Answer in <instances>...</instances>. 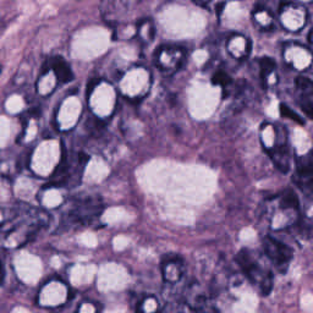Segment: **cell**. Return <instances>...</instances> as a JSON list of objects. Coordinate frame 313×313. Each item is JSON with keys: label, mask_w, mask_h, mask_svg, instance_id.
I'll use <instances>...</instances> for the list:
<instances>
[{"label": "cell", "mask_w": 313, "mask_h": 313, "mask_svg": "<svg viewBox=\"0 0 313 313\" xmlns=\"http://www.w3.org/2000/svg\"><path fill=\"white\" fill-rule=\"evenodd\" d=\"M87 162L88 157L83 153L75 154L73 157H65L64 154L62 162L53 173L50 185L65 187H75L80 185L81 176Z\"/></svg>", "instance_id": "cell-1"}, {"label": "cell", "mask_w": 313, "mask_h": 313, "mask_svg": "<svg viewBox=\"0 0 313 313\" xmlns=\"http://www.w3.org/2000/svg\"><path fill=\"white\" fill-rule=\"evenodd\" d=\"M236 262L240 266L243 273L247 277L248 280L258 285L259 291L263 296L271 294L274 284L273 274L271 271H264L259 266V262L257 261L253 252L243 248L236 254Z\"/></svg>", "instance_id": "cell-2"}, {"label": "cell", "mask_w": 313, "mask_h": 313, "mask_svg": "<svg viewBox=\"0 0 313 313\" xmlns=\"http://www.w3.org/2000/svg\"><path fill=\"white\" fill-rule=\"evenodd\" d=\"M102 212V205L98 200L87 198L83 201H77L75 205H72L71 209L66 212L64 217V226H81L88 225L96 218L99 217Z\"/></svg>", "instance_id": "cell-3"}, {"label": "cell", "mask_w": 313, "mask_h": 313, "mask_svg": "<svg viewBox=\"0 0 313 313\" xmlns=\"http://www.w3.org/2000/svg\"><path fill=\"white\" fill-rule=\"evenodd\" d=\"M263 247L269 261L276 266V268L280 273H285L289 268L292 256H294L292 248L271 235L264 238Z\"/></svg>", "instance_id": "cell-4"}, {"label": "cell", "mask_w": 313, "mask_h": 313, "mask_svg": "<svg viewBox=\"0 0 313 313\" xmlns=\"http://www.w3.org/2000/svg\"><path fill=\"white\" fill-rule=\"evenodd\" d=\"M295 184L297 185L305 193L313 192V164L310 160L304 158L297 162L296 174L294 176Z\"/></svg>", "instance_id": "cell-5"}, {"label": "cell", "mask_w": 313, "mask_h": 313, "mask_svg": "<svg viewBox=\"0 0 313 313\" xmlns=\"http://www.w3.org/2000/svg\"><path fill=\"white\" fill-rule=\"evenodd\" d=\"M162 273L165 281L176 282L182 277V261L179 257H169L162 263Z\"/></svg>", "instance_id": "cell-6"}, {"label": "cell", "mask_w": 313, "mask_h": 313, "mask_svg": "<svg viewBox=\"0 0 313 313\" xmlns=\"http://www.w3.org/2000/svg\"><path fill=\"white\" fill-rule=\"evenodd\" d=\"M52 69L55 77L60 83H69L73 80V72L69 63L63 57H54L52 59Z\"/></svg>", "instance_id": "cell-7"}, {"label": "cell", "mask_w": 313, "mask_h": 313, "mask_svg": "<svg viewBox=\"0 0 313 313\" xmlns=\"http://www.w3.org/2000/svg\"><path fill=\"white\" fill-rule=\"evenodd\" d=\"M272 159H273L276 167L280 170L281 173H287L290 168L289 162V149L286 146H280L277 149L271 152Z\"/></svg>", "instance_id": "cell-8"}, {"label": "cell", "mask_w": 313, "mask_h": 313, "mask_svg": "<svg viewBox=\"0 0 313 313\" xmlns=\"http://www.w3.org/2000/svg\"><path fill=\"white\" fill-rule=\"evenodd\" d=\"M281 209H292V210H299L300 208V202L299 197L295 193V191L292 190H286L280 197V202H279Z\"/></svg>", "instance_id": "cell-9"}, {"label": "cell", "mask_w": 313, "mask_h": 313, "mask_svg": "<svg viewBox=\"0 0 313 313\" xmlns=\"http://www.w3.org/2000/svg\"><path fill=\"white\" fill-rule=\"evenodd\" d=\"M259 68H261V76L263 82H266V77L276 69V62L272 58H262L259 60Z\"/></svg>", "instance_id": "cell-10"}, {"label": "cell", "mask_w": 313, "mask_h": 313, "mask_svg": "<svg viewBox=\"0 0 313 313\" xmlns=\"http://www.w3.org/2000/svg\"><path fill=\"white\" fill-rule=\"evenodd\" d=\"M280 115L282 116V118H286V119H290V120L295 121V123L299 124V125H305L304 119H302L299 114L295 113L291 108L285 105V104H280Z\"/></svg>", "instance_id": "cell-11"}, {"label": "cell", "mask_w": 313, "mask_h": 313, "mask_svg": "<svg viewBox=\"0 0 313 313\" xmlns=\"http://www.w3.org/2000/svg\"><path fill=\"white\" fill-rule=\"evenodd\" d=\"M212 82L217 86L226 87V86L231 85L233 80H231V77L225 72V71H217V72L214 73V76L212 77Z\"/></svg>", "instance_id": "cell-12"}, {"label": "cell", "mask_w": 313, "mask_h": 313, "mask_svg": "<svg viewBox=\"0 0 313 313\" xmlns=\"http://www.w3.org/2000/svg\"><path fill=\"white\" fill-rule=\"evenodd\" d=\"M295 83H296V87L304 91L305 93L313 94V82L310 78L305 77V76H297L295 78Z\"/></svg>", "instance_id": "cell-13"}, {"label": "cell", "mask_w": 313, "mask_h": 313, "mask_svg": "<svg viewBox=\"0 0 313 313\" xmlns=\"http://www.w3.org/2000/svg\"><path fill=\"white\" fill-rule=\"evenodd\" d=\"M300 106H301L302 111L309 116V119H311L313 121V103L310 99H301L300 102Z\"/></svg>", "instance_id": "cell-14"}, {"label": "cell", "mask_w": 313, "mask_h": 313, "mask_svg": "<svg viewBox=\"0 0 313 313\" xmlns=\"http://www.w3.org/2000/svg\"><path fill=\"white\" fill-rule=\"evenodd\" d=\"M99 82V80H92V81H90V83H88V87H87V97L90 96L91 94V92H92V90L94 87H96L97 86V83Z\"/></svg>", "instance_id": "cell-15"}, {"label": "cell", "mask_w": 313, "mask_h": 313, "mask_svg": "<svg viewBox=\"0 0 313 313\" xmlns=\"http://www.w3.org/2000/svg\"><path fill=\"white\" fill-rule=\"evenodd\" d=\"M193 2H195L196 5H198V6H202V7H206L208 4L210 2V0H192Z\"/></svg>", "instance_id": "cell-16"}, {"label": "cell", "mask_w": 313, "mask_h": 313, "mask_svg": "<svg viewBox=\"0 0 313 313\" xmlns=\"http://www.w3.org/2000/svg\"><path fill=\"white\" fill-rule=\"evenodd\" d=\"M4 277H5L4 267H2V263H1V262H0V284H1L2 280H4Z\"/></svg>", "instance_id": "cell-17"}, {"label": "cell", "mask_w": 313, "mask_h": 313, "mask_svg": "<svg viewBox=\"0 0 313 313\" xmlns=\"http://www.w3.org/2000/svg\"><path fill=\"white\" fill-rule=\"evenodd\" d=\"M1 71H2V66L0 65V73H1Z\"/></svg>", "instance_id": "cell-18"}, {"label": "cell", "mask_w": 313, "mask_h": 313, "mask_svg": "<svg viewBox=\"0 0 313 313\" xmlns=\"http://www.w3.org/2000/svg\"><path fill=\"white\" fill-rule=\"evenodd\" d=\"M311 158H312V159H313V151L311 152Z\"/></svg>", "instance_id": "cell-19"}]
</instances>
